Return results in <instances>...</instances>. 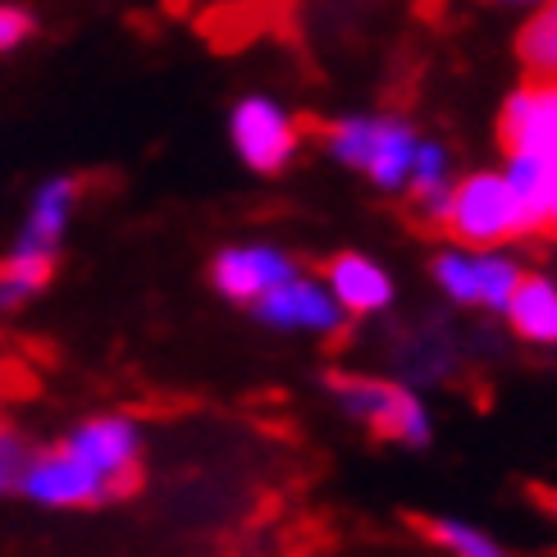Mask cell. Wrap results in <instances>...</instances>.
<instances>
[{"mask_svg": "<svg viewBox=\"0 0 557 557\" xmlns=\"http://www.w3.org/2000/svg\"><path fill=\"white\" fill-rule=\"evenodd\" d=\"M507 315L512 330L530 343H557V288L540 274H521L512 297H507Z\"/></svg>", "mask_w": 557, "mask_h": 557, "instance_id": "obj_15", "label": "cell"}, {"mask_svg": "<svg viewBox=\"0 0 557 557\" xmlns=\"http://www.w3.org/2000/svg\"><path fill=\"white\" fill-rule=\"evenodd\" d=\"M288 274H297V265L274 247H228L211 261L215 293L228 301H243V307H251L274 284H284Z\"/></svg>", "mask_w": 557, "mask_h": 557, "instance_id": "obj_10", "label": "cell"}, {"mask_svg": "<svg viewBox=\"0 0 557 557\" xmlns=\"http://www.w3.org/2000/svg\"><path fill=\"white\" fill-rule=\"evenodd\" d=\"M330 388L338 393V403L357 416L361 425H370L375 438L388 444H411L425 448L430 444V416L416 403V393L388 384V380H370V375H330Z\"/></svg>", "mask_w": 557, "mask_h": 557, "instance_id": "obj_3", "label": "cell"}, {"mask_svg": "<svg viewBox=\"0 0 557 557\" xmlns=\"http://www.w3.org/2000/svg\"><path fill=\"white\" fill-rule=\"evenodd\" d=\"M407 525L416 535H425L434 548H444L453 557H507L494 540H484L480 530L461 525V521H444V517H407Z\"/></svg>", "mask_w": 557, "mask_h": 557, "instance_id": "obj_17", "label": "cell"}, {"mask_svg": "<svg viewBox=\"0 0 557 557\" xmlns=\"http://www.w3.org/2000/svg\"><path fill=\"white\" fill-rule=\"evenodd\" d=\"M434 278L444 284L457 301H471V307H494L503 311L507 297H512L521 270L512 261L503 257H457V251H448V257L434 261Z\"/></svg>", "mask_w": 557, "mask_h": 557, "instance_id": "obj_11", "label": "cell"}, {"mask_svg": "<svg viewBox=\"0 0 557 557\" xmlns=\"http://www.w3.org/2000/svg\"><path fill=\"white\" fill-rule=\"evenodd\" d=\"M517 193L530 211V234L557 238V147L535 151V156H512V174Z\"/></svg>", "mask_w": 557, "mask_h": 557, "instance_id": "obj_13", "label": "cell"}, {"mask_svg": "<svg viewBox=\"0 0 557 557\" xmlns=\"http://www.w3.org/2000/svg\"><path fill=\"white\" fill-rule=\"evenodd\" d=\"M228 133H234L238 156L257 174H278L301 143V124L288 120V114L265 97H247L234 110V120H228Z\"/></svg>", "mask_w": 557, "mask_h": 557, "instance_id": "obj_6", "label": "cell"}, {"mask_svg": "<svg viewBox=\"0 0 557 557\" xmlns=\"http://www.w3.org/2000/svg\"><path fill=\"white\" fill-rule=\"evenodd\" d=\"M33 33H37V14L14 5V0H0V55H14Z\"/></svg>", "mask_w": 557, "mask_h": 557, "instance_id": "obj_19", "label": "cell"}, {"mask_svg": "<svg viewBox=\"0 0 557 557\" xmlns=\"http://www.w3.org/2000/svg\"><path fill=\"white\" fill-rule=\"evenodd\" d=\"M530 498H535V507H544V512L557 521V490L553 484H530Z\"/></svg>", "mask_w": 557, "mask_h": 557, "instance_id": "obj_20", "label": "cell"}, {"mask_svg": "<svg viewBox=\"0 0 557 557\" xmlns=\"http://www.w3.org/2000/svg\"><path fill=\"white\" fill-rule=\"evenodd\" d=\"M78 201H83V178H74V174L41 178L33 188V197H28V211H23L14 247L41 251V257H60V243L69 234V224H74Z\"/></svg>", "mask_w": 557, "mask_h": 557, "instance_id": "obj_7", "label": "cell"}, {"mask_svg": "<svg viewBox=\"0 0 557 557\" xmlns=\"http://www.w3.org/2000/svg\"><path fill=\"white\" fill-rule=\"evenodd\" d=\"M498 137L507 156H535L557 147V83H525L503 106Z\"/></svg>", "mask_w": 557, "mask_h": 557, "instance_id": "obj_9", "label": "cell"}, {"mask_svg": "<svg viewBox=\"0 0 557 557\" xmlns=\"http://www.w3.org/2000/svg\"><path fill=\"white\" fill-rule=\"evenodd\" d=\"M251 311H257L261 324H274V330H324V334H334L343 324L338 301L301 274H288L284 284L261 293L257 301H251Z\"/></svg>", "mask_w": 557, "mask_h": 557, "instance_id": "obj_8", "label": "cell"}, {"mask_svg": "<svg viewBox=\"0 0 557 557\" xmlns=\"http://www.w3.org/2000/svg\"><path fill=\"white\" fill-rule=\"evenodd\" d=\"M55 265H60V257H41V251H23L10 243L5 257H0V315L28 307L33 297L51 288Z\"/></svg>", "mask_w": 557, "mask_h": 557, "instance_id": "obj_14", "label": "cell"}, {"mask_svg": "<svg viewBox=\"0 0 557 557\" xmlns=\"http://www.w3.org/2000/svg\"><path fill=\"white\" fill-rule=\"evenodd\" d=\"M434 234L461 247H498L530 234V211L507 174H471L467 183L448 188Z\"/></svg>", "mask_w": 557, "mask_h": 557, "instance_id": "obj_1", "label": "cell"}, {"mask_svg": "<svg viewBox=\"0 0 557 557\" xmlns=\"http://www.w3.org/2000/svg\"><path fill=\"white\" fill-rule=\"evenodd\" d=\"M247 5H261V10H270V14H274V5H278V0H247Z\"/></svg>", "mask_w": 557, "mask_h": 557, "instance_id": "obj_21", "label": "cell"}, {"mask_svg": "<svg viewBox=\"0 0 557 557\" xmlns=\"http://www.w3.org/2000/svg\"><path fill=\"white\" fill-rule=\"evenodd\" d=\"M301 133H320L324 147L338 160L366 170L380 188H398L411 174L416 160V137L398 120H338V124H315V120H297Z\"/></svg>", "mask_w": 557, "mask_h": 557, "instance_id": "obj_2", "label": "cell"}, {"mask_svg": "<svg viewBox=\"0 0 557 557\" xmlns=\"http://www.w3.org/2000/svg\"><path fill=\"white\" fill-rule=\"evenodd\" d=\"M18 498H28L37 507H51V512H74V507H101L114 503V484L106 475H97L78 453H69L64 444L37 448L28 471H23Z\"/></svg>", "mask_w": 557, "mask_h": 557, "instance_id": "obj_4", "label": "cell"}, {"mask_svg": "<svg viewBox=\"0 0 557 557\" xmlns=\"http://www.w3.org/2000/svg\"><path fill=\"white\" fill-rule=\"evenodd\" d=\"M517 55L525 64V83H557V0H548V5L525 23Z\"/></svg>", "mask_w": 557, "mask_h": 557, "instance_id": "obj_16", "label": "cell"}, {"mask_svg": "<svg viewBox=\"0 0 557 557\" xmlns=\"http://www.w3.org/2000/svg\"><path fill=\"white\" fill-rule=\"evenodd\" d=\"M60 444L69 453H78L97 475H106L114 484V494H133L137 480H143V430L128 416H87L69 430Z\"/></svg>", "mask_w": 557, "mask_h": 557, "instance_id": "obj_5", "label": "cell"}, {"mask_svg": "<svg viewBox=\"0 0 557 557\" xmlns=\"http://www.w3.org/2000/svg\"><path fill=\"white\" fill-rule=\"evenodd\" d=\"M324 278H330V288H334V301H338V307L357 311V315H370V311L388 307V297H393L388 274H384L375 261L357 257V251H343V257H330V261H324Z\"/></svg>", "mask_w": 557, "mask_h": 557, "instance_id": "obj_12", "label": "cell"}, {"mask_svg": "<svg viewBox=\"0 0 557 557\" xmlns=\"http://www.w3.org/2000/svg\"><path fill=\"white\" fill-rule=\"evenodd\" d=\"M37 444L18 425L0 421V498H14L18 484H23V471H28Z\"/></svg>", "mask_w": 557, "mask_h": 557, "instance_id": "obj_18", "label": "cell"}]
</instances>
